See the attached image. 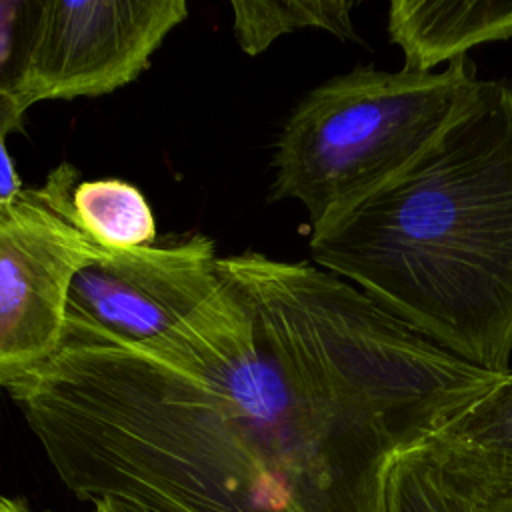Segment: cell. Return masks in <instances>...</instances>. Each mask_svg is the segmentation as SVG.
Here are the masks:
<instances>
[{
    "instance_id": "7c38bea8",
    "label": "cell",
    "mask_w": 512,
    "mask_h": 512,
    "mask_svg": "<svg viewBox=\"0 0 512 512\" xmlns=\"http://www.w3.org/2000/svg\"><path fill=\"white\" fill-rule=\"evenodd\" d=\"M42 0H0V136L24 130L28 58Z\"/></svg>"
},
{
    "instance_id": "30bf717a",
    "label": "cell",
    "mask_w": 512,
    "mask_h": 512,
    "mask_svg": "<svg viewBox=\"0 0 512 512\" xmlns=\"http://www.w3.org/2000/svg\"><path fill=\"white\" fill-rule=\"evenodd\" d=\"M354 6V0H232V32L250 56L300 28H320L340 40H356L350 16Z\"/></svg>"
},
{
    "instance_id": "9a60e30c",
    "label": "cell",
    "mask_w": 512,
    "mask_h": 512,
    "mask_svg": "<svg viewBox=\"0 0 512 512\" xmlns=\"http://www.w3.org/2000/svg\"><path fill=\"white\" fill-rule=\"evenodd\" d=\"M90 512H146V510L124 504V502H116V500H102V502H94Z\"/></svg>"
},
{
    "instance_id": "6da1fadb",
    "label": "cell",
    "mask_w": 512,
    "mask_h": 512,
    "mask_svg": "<svg viewBox=\"0 0 512 512\" xmlns=\"http://www.w3.org/2000/svg\"><path fill=\"white\" fill-rule=\"evenodd\" d=\"M144 342L68 312L8 386L64 486L146 512H380L388 460L504 374L424 338L340 276L258 252Z\"/></svg>"
},
{
    "instance_id": "277c9868",
    "label": "cell",
    "mask_w": 512,
    "mask_h": 512,
    "mask_svg": "<svg viewBox=\"0 0 512 512\" xmlns=\"http://www.w3.org/2000/svg\"><path fill=\"white\" fill-rule=\"evenodd\" d=\"M78 172L54 168L44 186L0 202V386L42 366L60 346L74 276L108 252L70 218Z\"/></svg>"
},
{
    "instance_id": "4fadbf2b",
    "label": "cell",
    "mask_w": 512,
    "mask_h": 512,
    "mask_svg": "<svg viewBox=\"0 0 512 512\" xmlns=\"http://www.w3.org/2000/svg\"><path fill=\"white\" fill-rule=\"evenodd\" d=\"M22 190H24V186L14 168L12 156L6 146V138L0 136V202L14 200Z\"/></svg>"
},
{
    "instance_id": "5bb4252c",
    "label": "cell",
    "mask_w": 512,
    "mask_h": 512,
    "mask_svg": "<svg viewBox=\"0 0 512 512\" xmlns=\"http://www.w3.org/2000/svg\"><path fill=\"white\" fill-rule=\"evenodd\" d=\"M478 512H512V494L510 496H496V498H482L474 500Z\"/></svg>"
},
{
    "instance_id": "2e32d148",
    "label": "cell",
    "mask_w": 512,
    "mask_h": 512,
    "mask_svg": "<svg viewBox=\"0 0 512 512\" xmlns=\"http://www.w3.org/2000/svg\"><path fill=\"white\" fill-rule=\"evenodd\" d=\"M0 512H40L36 508H32L26 500L22 498H8V496H0Z\"/></svg>"
},
{
    "instance_id": "8fae6325",
    "label": "cell",
    "mask_w": 512,
    "mask_h": 512,
    "mask_svg": "<svg viewBox=\"0 0 512 512\" xmlns=\"http://www.w3.org/2000/svg\"><path fill=\"white\" fill-rule=\"evenodd\" d=\"M380 512H478V506L428 458L400 450L384 470Z\"/></svg>"
},
{
    "instance_id": "8992f818",
    "label": "cell",
    "mask_w": 512,
    "mask_h": 512,
    "mask_svg": "<svg viewBox=\"0 0 512 512\" xmlns=\"http://www.w3.org/2000/svg\"><path fill=\"white\" fill-rule=\"evenodd\" d=\"M218 258L214 242L202 234L108 252L74 276L68 312L114 336L152 340L182 324L216 292Z\"/></svg>"
},
{
    "instance_id": "5b68a950",
    "label": "cell",
    "mask_w": 512,
    "mask_h": 512,
    "mask_svg": "<svg viewBox=\"0 0 512 512\" xmlns=\"http://www.w3.org/2000/svg\"><path fill=\"white\" fill-rule=\"evenodd\" d=\"M186 16V0H42L26 106L102 96L134 82Z\"/></svg>"
},
{
    "instance_id": "52a82bcc",
    "label": "cell",
    "mask_w": 512,
    "mask_h": 512,
    "mask_svg": "<svg viewBox=\"0 0 512 512\" xmlns=\"http://www.w3.org/2000/svg\"><path fill=\"white\" fill-rule=\"evenodd\" d=\"M474 500L512 494V368L484 396L406 448Z\"/></svg>"
},
{
    "instance_id": "7a4b0ae2",
    "label": "cell",
    "mask_w": 512,
    "mask_h": 512,
    "mask_svg": "<svg viewBox=\"0 0 512 512\" xmlns=\"http://www.w3.org/2000/svg\"><path fill=\"white\" fill-rule=\"evenodd\" d=\"M310 254L446 352L510 372L512 84L480 80L418 160L312 228Z\"/></svg>"
},
{
    "instance_id": "9c48e42d",
    "label": "cell",
    "mask_w": 512,
    "mask_h": 512,
    "mask_svg": "<svg viewBox=\"0 0 512 512\" xmlns=\"http://www.w3.org/2000/svg\"><path fill=\"white\" fill-rule=\"evenodd\" d=\"M74 226L106 252L152 244L156 220L144 194L120 178L84 180L72 190Z\"/></svg>"
},
{
    "instance_id": "3957f363",
    "label": "cell",
    "mask_w": 512,
    "mask_h": 512,
    "mask_svg": "<svg viewBox=\"0 0 512 512\" xmlns=\"http://www.w3.org/2000/svg\"><path fill=\"white\" fill-rule=\"evenodd\" d=\"M478 82L468 56L432 72L358 66L330 78L286 120L276 142L270 198L300 202L314 228L418 160Z\"/></svg>"
},
{
    "instance_id": "ba28073f",
    "label": "cell",
    "mask_w": 512,
    "mask_h": 512,
    "mask_svg": "<svg viewBox=\"0 0 512 512\" xmlns=\"http://www.w3.org/2000/svg\"><path fill=\"white\" fill-rule=\"evenodd\" d=\"M386 26L404 68L432 72L484 42L512 38V0H394Z\"/></svg>"
}]
</instances>
